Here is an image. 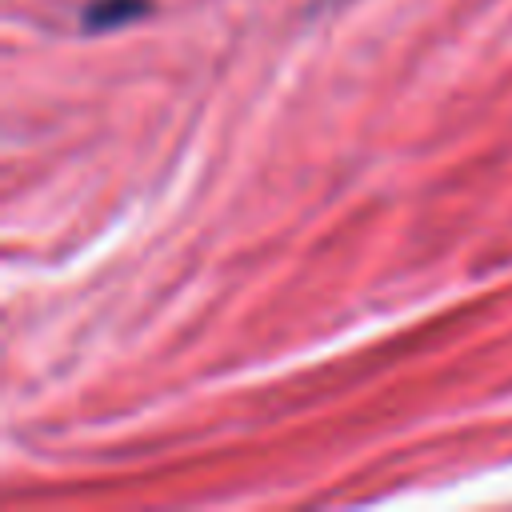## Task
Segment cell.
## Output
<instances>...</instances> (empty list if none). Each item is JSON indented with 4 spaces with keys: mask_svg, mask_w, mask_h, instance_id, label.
<instances>
[{
    "mask_svg": "<svg viewBox=\"0 0 512 512\" xmlns=\"http://www.w3.org/2000/svg\"><path fill=\"white\" fill-rule=\"evenodd\" d=\"M144 12V0H96L84 8V28L88 32H108L116 24H128Z\"/></svg>",
    "mask_w": 512,
    "mask_h": 512,
    "instance_id": "cell-1",
    "label": "cell"
}]
</instances>
